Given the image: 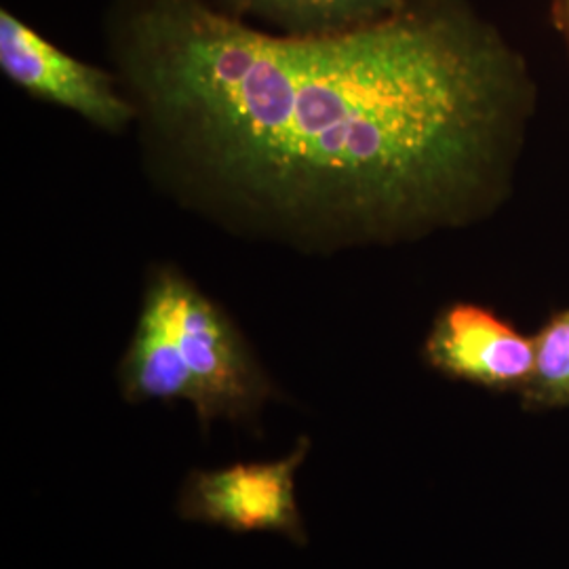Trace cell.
I'll return each mask as SVG.
<instances>
[{"label": "cell", "mask_w": 569, "mask_h": 569, "mask_svg": "<svg viewBox=\"0 0 569 569\" xmlns=\"http://www.w3.org/2000/svg\"><path fill=\"white\" fill-rule=\"evenodd\" d=\"M119 66L146 157L182 203L308 253L486 220L536 106L517 53L439 2L270 34L204 0H146Z\"/></svg>", "instance_id": "cell-1"}, {"label": "cell", "mask_w": 569, "mask_h": 569, "mask_svg": "<svg viewBox=\"0 0 569 569\" xmlns=\"http://www.w3.org/2000/svg\"><path fill=\"white\" fill-rule=\"evenodd\" d=\"M119 387L129 403L188 401L203 432L220 418L251 427L279 397L232 317L173 264L146 279Z\"/></svg>", "instance_id": "cell-2"}, {"label": "cell", "mask_w": 569, "mask_h": 569, "mask_svg": "<svg viewBox=\"0 0 569 569\" xmlns=\"http://www.w3.org/2000/svg\"><path fill=\"white\" fill-rule=\"evenodd\" d=\"M0 70L26 96L66 108L108 133L138 122L119 77L72 58L9 11L0 13Z\"/></svg>", "instance_id": "cell-3"}, {"label": "cell", "mask_w": 569, "mask_h": 569, "mask_svg": "<svg viewBox=\"0 0 569 569\" xmlns=\"http://www.w3.org/2000/svg\"><path fill=\"white\" fill-rule=\"evenodd\" d=\"M308 451L310 439L302 437L281 462L190 470L180 489L178 515L183 521L230 531H279L298 547H306L308 536L296 502L293 475Z\"/></svg>", "instance_id": "cell-4"}, {"label": "cell", "mask_w": 569, "mask_h": 569, "mask_svg": "<svg viewBox=\"0 0 569 569\" xmlns=\"http://www.w3.org/2000/svg\"><path fill=\"white\" fill-rule=\"evenodd\" d=\"M422 359L449 380L521 395L533 376L536 345L488 306L453 302L435 317Z\"/></svg>", "instance_id": "cell-5"}, {"label": "cell", "mask_w": 569, "mask_h": 569, "mask_svg": "<svg viewBox=\"0 0 569 569\" xmlns=\"http://www.w3.org/2000/svg\"><path fill=\"white\" fill-rule=\"evenodd\" d=\"M243 9L296 26L291 34L345 30L385 18L406 0H234Z\"/></svg>", "instance_id": "cell-6"}, {"label": "cell", "mask_w": 569, "mask_h": 569, "mask_svg": "<svg viewBox=\"0 0 569 569\" xmlns=\"http://www.w3.org/2000/svg\"><path fill=\"white\" fill-rule=\"evenodd\" d=\"M536 366L521 406L533 413L569 407V308L550 315L533 336Z\"/></svg>", "instance_id": "cell-7"}, {"label": "cell", "mask_w": 569, "mask_h": 569, "mask_svg": "<svg viewBox=\"0 0 569 569\" xmlns=\"http://www.w3.org/2000/svg\"><path fill=\"white\" fill-rule=\"evenodd\" d=\"M552 9H555V18H557V23H559L569 47V0H552Z\"/></svg>", "instance_id": "cell-8"}]
</instances>
